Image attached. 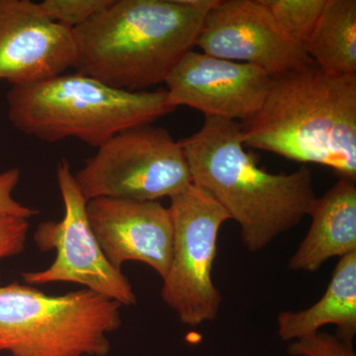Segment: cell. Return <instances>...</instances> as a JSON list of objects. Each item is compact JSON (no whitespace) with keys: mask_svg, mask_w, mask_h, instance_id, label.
Instances as JSON below:
<instances>
[{"mask_svg":"<svg viewBox=\"0 0 356 356\" xmlns=\"http://www.w3.org/2000/svg\"><path fill=\"white\" fill-rule=\"evenodd\" d=\"M179 143L192 184L209 192L236 222L248 252H261L310 214L317 199L310 170L270 173L259 168L243 145L240 122L205 118Z\"/></svg>","mask_w":356,"mask_h":356,"instance_id":"6da1fadb","label":"cell"},{"mask_svg":"<svg viewBox=\"0 0 356 356\" xmlns=\"http://www.w3.org/2000/svg\"><path fill=\"white\" fill-rule=\"evenodd\" d=\"M217 0H112L72 30L77 72L111 88L145 91L165 83L193 50Z\"/></svg>","mask_w":356,"mask_h":356,"instance_id":"7a4b0ae2","label":"cell"},{"mask_svg":"<svg viewBox=\"0 0 356 356\" xmlns=\"http://www.w3.org/2000/svg\"><path fill=\"white\" fill-rule=\"evenodd\" d=\"M241 132L245 147L324 165L355 182L356 76H332L312 62L274 77Z\"/></svg>","mask_w":356,"mask_h":356,"instance_id":"3957f363","label":"cell"},{"mask_svg":"<svg viewBox=\"0 0 356 356\" xmlns=\"http://www.w3.org/2000/svg\"><path fill=\"white\" fill-rule=\"evenodd\" d=\"M6 102L19 132L47 143L74 138L95 147L175 110L165 89L123 90L77 72L11 86Z\"/></svg>","mask_w":356,"mask_h":356,"instance_id":"277c9868","label":"cell"},{"mask_svg":"<svg viewBox=\"0 0 356 356\" xmlns=\"http://www.w3.org/2000/svg\"><path fill=\"white\" fill-rule=\"evenodd\" d=\"M121 305L83 288L47 295L0 286V350L13 356H106L108 334L122 325Z\"/></svg>","mask_w":356,"mask_h":356,"instance_id":"5b68a950","label":"cell"},{"mask_svg":"<svg viewBox=\"0 0 356 356\" xmlns=\"http://www.w3.org/2000/svg\"><path fill=\"white\" fill-rule=\"evenodd\" d=\"M74 177L88 201H158L172 198L192 184L179 140L152 124L117 134L97 147Z\"/></svg>","mask_w":356,"mask_h":356,"instance_id":"8992f818","label":"cell"},{"mask_svg":"<svg viewBox=\"0 0 356 356\" xmlns=\"http://www.w3.org/2000/svg\"><path fill=\"white\" fill-rule=\"evenodd\" d=\"M170 199L172 257L163 280L161 299L182 324L197 327L219 315L222 295L213 281V264L220 229L231 217L196 184Z\"/></svg>","mask_w":356,"mask_h":356,"instance_id":"52a82bcc","label":"cell"},{"mask_svg":"<svg viewBox=\"0 0 356 356\" xmlns=\"http://www.w3.org/2000/svg\"><path fill=\"white\" fill-rule=\"evenodd\" d=\"M57 181L64 216L60 221L41 222L34 240L41 252L55 250L50 267L21 274L28 284L70 282L113 300L121 306H133L137 296L121 269L115 268L103 254L89 225L84 198L67 159H60Z\"/></svg>","mask_w":356,"mask_h":356,"instance_id":"ba28073f","label":"cell"},{"mask_svg":"<svg viewBox=\"0 0 356 356\" xmlns=\"http://www.w3.org/2000/svg\"><path fill=\"white\" fill-rule=\"evenodd\" d=\"M202 53L261 67L273 79L313 62L261 0H217L196 40Z\"/></svg>","mask_w":356,"mask_h":356,"instance_id":"9c48e42d","label":"cell"},{"mask_svg":"<svg viewBox=\"0 0 356 356\" xmlns=\"http://www.w3.org/2000/svg\"><path fill=\"white\" fill-rule=\"evenodd\" d=\"M273 77L261 67L191 51L166 79L168 100L205 118L245 123L264 104Z\"/></svg>","mask_w":356,"mask_h":356,"instance_id":"30bf717a","label":"cell"},{"mask_svg":"<svg viewBox=\"0 0 356 356\" xmlns=\"http://www.w3.org/2000/svg\"><path fill=\"white\" fill-rule=\"evenodd\" d=\"M72 30L49 18L31 0H0V79L39 83L76 67Z\"/></svg>","mask_w":356,"mask_h":356,"instance_id":"8fae6325","label":"cell"},{"mask_svg":"<svg viewBox=\"0 0 356 356\" xmlns=\"http://www.w3.org/2000/svg\"><path fill=\"white\" fill-rule=\"evenodd\" d=\"M96 240L110 264L121 269L140 261L165 277L172 257L173 225L170 210L159 201L100 197L86 204Z\"/></svg>","mask_w":356,"mask_h":356,"instance_id":"7c38bea8","label":"cell"},{"mask_svg":"<svg viewBox=\"0 0 356 356\" xmlns=\"http://www.w3.org/2000/svg\"><path fill=\"white\" fill-rule=\"evenodd\" d=\"M309 216L310 228L288 262L290 270L315 273L332 257L356 252L355 182L337 180L316 199Z\"/></svg>","mask_w":356,"mask_h":356,"instance_id":"4fadbf2b","label":"cell"},{"mask_svg":"<svg viewBox=\"0 0 356 356\" xmlns=\"http://www.w3.org/2000/svg\"><path fill=\"white\" fill-rule=\"evenodd\" d=\"M327 325L337 327V336L351 343L356 332V252L339 257L317 303L305 310L280 313L277 334L284 341H299Z\"/></svg>","mask_w":356,"mask_h":356,"instance_id":"5bb4252c","label":"cell"},{"mask_svg":"<svg viewBox=\"0 0 356 356\" xmlns=\"http://www.w3.org/2000/svg\"><path fill=\"white\" fill-rule=\"evenodd\" d=\"M304 48L314 64L325 74L356 76L355 0H327Z\"/></svg>","mask_w":356,"mask_h":356,"instance_id":"9a60e30c","label":"cell"},{"mask_svg":"<svg viewBox=\"0 0 356 356\" xmlns=\"http://www.w3.org/2000/svg\"><path fill=\"white\" fill-rule=\"evenodd\" d=\"M261 2L281 29L303 47L313 34L327 4V0H261Z\"/></svg>","mask_w":356,"mask_h":356,"instance_id":"2e32d148","label":"cell"},{"mask_svg":"<svg viewBox=\"0 0 356 356\" xmlns=\"http://www.w3.org/2000/svg\"><path fill=\"white\" fill-rule=\"evenodd\" d=\"M112 0H44L40 6L51 20L70 30L90 20Z\"/></svg>","mask_w":356,"mask_h":356,"instance_id":"e0dca14e","label":"cell"},{"mask_svg":"<svg viewBox=\"0 0 356 356\" xmlns=\"http://www.w3.org/2000/svg\"><path fill=\"white\" fill-rule=\"evenodd\" d=\"M288 353L292 356H356L351 343L324 332L293 341L288 346Z\"/></svg>","mask_w":356,"mask_h":356,"instance_id":"ac0fdd59","label":"cell"},{"mask_svg":"<svg viewBox=\"0 0 356 356\" xmlns=\"http://www.w3.org/2000/svg\"><path fill=\"white\" fill-rule=\"evenodd\" d=\"M28 232V220L0 217V259L21 254L25 248Z\"/></svg>","mask_w":356,"mask_h":356,"instance_id":"d6986e66","label":"cell"},{"mask_svg":"<svg viewBox=\"0 0 356 356\" xmlns=\"http://www.w3.org/2000/svg\"><path fill=\"white\" fill-rule=\"evenodd\" d=\"M19 168H10L0 173V217H17L28 220L38 211L22 205L13 198L14 189L20 180Z\"/></svg>","mask_w":356,"mask_h":356,"instance_id":"ffe728a7","label":"cell"}]
</instances>
